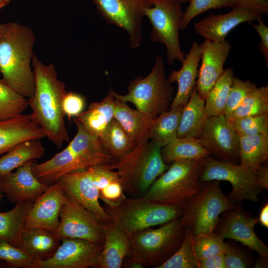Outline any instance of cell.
Segmentation results:
<instances>
[{"label": "cell", "instance_id": "16", "mask_svg": "<svg viewBox=\"0 0 268 268\" xmlns=\"http://www.w3.org/2000/svg\"><path fill=\"white\" fill-rule=\"evenodd\" d=\"M198 139L219 160L235 164L239 161V136L224 115L208 117Z\"/></svg>", "mask_w": 268, "mask_h": 268}, {"label": "cell", "instance_id": "21", "mask_svg": "<svg viewBox=\"0 0 268 268\" xmlns=\"http://www.w3.org/2000/svg\"><path fill=\"white\" fill-rule=\"evenodd\" d=\"M34 160L0 178V192L11 202H34L50 185L40 182L34 175L32 167Z\"/></svg>", "mask_w": 268, "mask_h": 268}, {"label": "cell", "instance_id": "29", "mask_svg": "<svg viewBox=\"0 0 268 268\" xmlns=\"http://www.w3.org/2000/svg\"><path fill=\"white\" fill-rule=\"evenodd\" d=\"M45 148L40 139L22 142L0 156V178L31 160L41 158Z\"/></svg>", "mask_w": 268, "mask_h": 268}, {"label": "cell", "instance_id": "18", "mask_svg": "<svg viewBox=\"0 0 268 268\" xmlns=\"http://www.w3.org/2000/svg\"><path fill=\"white\" fill-rule=\"evenodd\" d=\"M263 15L244 7L236 5L224 14L211 12L194 23V30L205 40L221 42L233 29L243 23H251L263 19Z\"/></svg>", "mask_w": 268, "mask_h": 268}, {"label": "cell", "instance_id": "1", "mask_svg": "<svg viewBox=\"0 0 268 268\" xmlns=\"http://www.w3.org/2000/svg\"><path fill=\"white\" fill-rule=\"evenodd\" d=\"M35 88L28 99L37 124L45 137L58 148L69 141L63 110V100L67 93L65 84L58 77L54 64H45L34 55L32 63Z\"/></svg>", "mask_w": 268, "mask_h": 268}, {"label": "cell", "instance_id": "52", "mask_svg": "<svg viewBox=\"0 0 268 268\" xmlns=\"http://www.w3.org/2000/svg\"><path fill=\"white\" fill-rule=\"evenodd\" d=\"M11 1V0H0V11L6 6Z\"/></svg>", "mask_w": 268, "mask_h": 268}, {"label": "cell", "instance_id": "47", "mask_svg": "<svg viewBox=\"0 0 268 268\" xmlns=\"http://www.w3.org/2000/svg\"><path fill=\"white\" fill-rule=\"evenodd\" d=\"M237 5L257 12L263 16L268 13V0H237Z\"/></svg>", "mask_w": 268, "mask_h": 268}, {"label": "cell", "instance_id": "15", "mask_svg": "<svg viewBox=\"0 0 268 268\" xmlns=\"http://www.w3.org/2000/svg\"><path fill=\"white\" fill-rule=\"evenodd\" d=\"M241 204H237L222 214L214 232L223 239L228 238L241 243L268 260V247L254 230L258 219L245 210Z\"/></svg>", "mask_w": 268, "mask_h": 268}, {"label": "cell", "instance_id": "40", "mask_svg": "<svg viewBox=\"0 0 268 268\" xmlns=\"http://www.w3.org/2000/svg\"><path fill=\"white\" fill-rule=\"evenodd\" d=\"M237 0H189V5L183 13L181 30L185 29L197 16L212 9L233 8Z\"/></svg>", "mask_w": 268, "mask_h": 268}, {"label": "cell", "instance_id": "5", "mask_svg": "<svg viewBox=\"0 0 268 268\" xmlns=\"http://www.w3.org/2000/svg\"><path fill=\"white\" fill-rule=\"evenodd\" d=\"M128 93L121 95L112 89L109 92L117 99L133 104L136 110L151 120L167 111L174 98V89L165 75L163 59L156 56L150 72L144 77L138 75L130 81Z\"/></svg>", "mask_w": 268, "mask_h": 268}, {"label": "cell", "instance_id": "10", "mask_svg": "<svg viewBox=\"0 0 268 268\" xmlns=\"http://www.w3.org/2000/svg\"><path fill=\"white\" fill-rule=\"evenodd\" d=\"M152 5L145 12L152 27L150 40L164 45L169 65L176 60L182 63L186 54L182 51L179 38L183 13L178 0H152Z\"/></svg>", "mask_w": 268, "mask_h": 268}, {"label": "cell", "instance_id": "6", "mask_svg": "<svg viewBox=\"0 0 268 268\" xmlns=\"http://www.w3.org/2000/svg\"><path fill=\"white\" fill-rule=\"evenodd\" d=\"M160 226L129 236L130 253L126 258L140 264L143 268H158L167 261L181 246L186 228L181 218Z\"/></svg>", "mask_w": 268, "mask_h": 268}, {"label": "cell", "instance_id": "43", "mask_svg": "<svg viewBox=\"0 0 268 268\" xmlns=\"http://www.w3.org/2000/svg\"><path fill=\"white\" fill-rule=\"evenodd\" d=\"M256 84L249 80H243L234 76L224 111V116L230 119L232 115L246 96L257 87Z\"/></svg>", "mask_w": 268, "mask_h": 268}, {"label": "cell", "instance_id": "28", "mask_svg": "<svg viewBox=\"0 0 268 268\" xmlns=\"http://www.w3.org/2000/svg\"><path fill=\"white\" fill-rule=\"evenodd\" d=\"M115 98L109 92L101 101L92 102L75 118L88 131L99 136L114 118Z\"/></svg>", "mask_w": 268, "mask_h": 268}, {"label": "cell", "instance_id": "24", "mask_svg": "<svg viewBox=\"0 0 268 268\" xmlns=\"http://www.w3.org/2000/svg\"><path fill=\"white\" fill-rule=\"evenodd\" d=\"M104 239L98 268H121L130 253L129 236L114 221L104 225Z\"/></svg>", "mask_w": 268, "mask_h": 268}, {"label": "cell", "instance_id": "23", "mask_svg": "<svg viewBox=\"0 0 268 268\" xmlns=\"http://www.w3.org/2000/svg\"><path fill=\"white\" fill-rule=\"evenodd\" d=\"M45 137L33 115L22 114L16 117L0 120V156L18 144L31 139Z\"/></svg>", "mask_w": 268, "mask_h": 268}, {"label": "cell", "instance_id": "42", "mask_svg": "<svg viewBox=\"0 0 268 268\" xmlns=\"http://www.w3.org/2000/svg\"><path fill=\"white\" fill-rule=\"evenodd\" d=\"M238 136L268 134V114L230 120Z\"/></svg>", "mask_w": 268, "mask_h": 268}, {"label": "cell", "instance_id": "27", "mask_svg": "<svg viewBox=\"0 0 268 268\" xmlns=\"http://www.w3.org/2000/svg\"><path fill=\"white\" fill-rule=\"evenodd\" d=\"M56 233L41 228H24L21 234V247L36 259L50 258L60 245Z\"/></svg>", "mask_w": 268, "mask_h": 268}, {"label": "cell", "instance_id": "31", "mask_svg": "<svg viewBox=\"0 0 268 268\" xmlns=\"http://www.w3.org/2000/svg\"><path fill=\"white\" fill-rule=\"evenodd\" d=\"M33 203L20 201L16 203L12 209L0 212V239L21 247V234L25 228V219Z\"/></svg>", "mask_w": 268, "mask_h": 268}, {"label": "cell", "instance_id": "20", "mask_svg": "<svg viewBox=\"0 0 268 268\" xmlns=\"http://www.w3.org/2000/svg\"><path fill=\"white\" fill-rule=\"evenodd\" d=\"M231 48V44L226 39L221 42L205 40L200 44L201 65L198 71L196 87L202 99H205L224 72V65Z\"/></svg>", "mask_w": 268, "mask_h": 268}, {"label": "cell", "instance_id": "32", "mask_svg": "<svg viewBox=\"0 0 268 268\" xmlns=\"http://www.w3.org/2000/svg\"><path fill=\"white\" fill-rule=\"evenodd\" d=\"M240 165L255 170L268 159V134L239 136Z\"/></svg>", "mask_w": 268, "mask_h": 268}, {"label": "cell", "instance_id": "37", "mask_svg": "<svg viewBox=\"0 0 268 268\" xmlns=\"http://www.w3.org/2000/svg\"><path fill=\"white\" fill-rule=\"evenodd\" d=\"M28 106L27 98L0 80V120L19 116Z\"/></svg>", "mask_w": 268, "mask_h": 268}, {"label": "cell", "instance_id": "36", "mask_svg": "<svg viewBox=\"0 0 268 268\" xmlns=\"http://www.w3.org/2000/svg\"><path fill=\"white\" fill-rule=\"evenodd\" d=\"M268 114V86L257 87L236 108L230 120L247 116Z\"/></svg>", "mask_w": 268, "mask_h": 268}, {"label": "cell", "instance_id": "9", "mask_svg": "<svg viewBox=\"0 0 268 268\" xmlns=\"http://www.w3.org/2000/svg\"><path fill=\"white\" fill-rule=\"evenodd\" d=\"M220 182H204L199 192L183 206L181 219L192 235L214 232L220 215L236 206L222 192Z\"/></svg>", "mask_w": 268, "mask_h": 268}, {"label": "cell", "instance_id": "45", "mask_svg": "<svg viewBox=\"0 0 268 268\" xmlns=\"http://www.w3.org/2000/svg\"><path fill=\"white\" fill-rule=\"evenodd\" d=\"M86 99L81 94L67 92L63 100V110L69 119L76 117L84 111Z\"/></svg>", "mask_w": 268, "mask_h": 268}, {"label": "cell", "instance_id": "53", "mask_svg": "<svg viewBox=\"0 0 268 268\" xmlns=\"http://www.w3.org/2000/svg\"><path fill=\"white\" fill-rule=\"evenodd\" d=\"M178 0L181 3L189 2V0Z\"/></svg>", "mask_w": 268, "mask_h": 268}, {"label": "cell", "instance_id": "17", "mask_svg": "<svg viewBox=\"0 0 268 268\" xmlns=\"http://www.w3.org/2000/svg\"><path fill=\"white\" fill-rule=\"evenodd\" d=\"M57 181L67 195L93 213L103 225L111 221L100 204L99 190L92 181L88 168L66 174Z\"/></svg>", "mask_w": 268, "mask_h": 268}, {"label": "cell", "instance_id": "12", "mask_svg": "<svg viewBox=\"0 0 268 268\" xmlns=\"http://www.w3.org/2000/svg\"><path fill=\"white\" fill-rule=\"evenodd\" d=\"M98 12L111 25L124 29L130 46L139 47L143 39L142 24L152 0H93Z\"/></svg>", "mask_w": 268, "mask_h": 268}, {"label": "cell", "instance_id": "30", "mask_svg": "<svg viewBox=\"0 0 268 268\" xmlns=\"http://www.w3.org/2000/svg\"><path fill=\"white\" fill-rule=\"evenodd\" d=\"M162 158L166 164L176 161L205 159L211 152L195 137H177L161 149Z\"/></svg>", "mask_w": 268, "mask_h": 268}, {"label": "cell", "instance_id": "13", "mask_svg": "<svg viewBox=\"0 0 268 268\" xmlns=\"http://www.w3.org/2000/svg\"><path fill=\"white\" fill-rule=\"evenodd\" d=\"M59 217L56 233L60 240L75 238L104 242V225L93 213L67 195Z\"/></svg>", "mask_w": 268, "mask_h": 268}, {"label": "cell", "instance_id": "2", "mask_svg": "<svg viewBox=\"0 0 268 268\" xmlns=\"http://www.w3.org/2000/svg\"><path fill=\"white\" fill-rule=\"evenodd\" d=\"M35 42L30 27L17 22L0 23V80L27 99L35 88Z\"/></svg>", "mask_w": 268, "mask_h": 268}, {"label": "cell", "instance_id": "33", "mask_svg": "<svg viewBox=\"0 0 268 268\" xmlns=\"http://www.w3.org/2000/svg\"><path fill=\"white\" fill-rule=\"evenodd\" d=\"M183 106L170 108L152 121L149 138L164 147L178 137Z\"/></svg>", "mask_w": 268, "mask_h": 268}, {"label": "cell", "instance_id": "34", "mask_svg": "<svg viewBox=\"0 0 268 268\" xmlns=\"http://www.w3.org/2000/svg\"><path fill=\"white\" fill-rule=\"evenodd\" d=\"M234 77V70L232 68L224 69L221 76L207 93L204 99V108L208 117L224 114Z\"/></svg>", "mask_w": 268, "mask_h": 268}, {"label": "cell", "instance_id": "7", "mask_svg": "<svg viewBox=\"0 0 268 268\" xmlns=\"http://www.w3.org/2000/svg\"><path fill=\"white\" fill-rule=\"evenodd\" d=\"M205 159L172 162L142 197L183 207L204 183L201 182L200 178Z\"/></svg>", "mask_w": 268, "mask_h": 268}, {"label": "cell", "instance_id": "50", "mask_svg": "<svg viewBox=\"0 0 268 268\" xmlns=\"http://www.w3.org/2000/svg\"><path fill=\"white\" fill-rule=\"evenodd\" d=\"M258 221L264 227L268 228V204L266 203L262 207L259 218Z\"/></svg>", "mask_w": 268, "mask_h": 268}, {"label": "cell", "instance_id": "38", "mask_svg": "<svg viewBox=\"0 0 268 268\" xmlns=\"http://www.w3.org/2000/svg\"><path fill=\"white\" fill-rule=\"evenodd\" d=\"M190 239L198 262L225 252L224 239L214 232L192 235L190 232Z\"/></svg>", "mask_w": 268, "mask_h": 268}, {"label": "cell", "instance_id": "25", "mask_svg": "<svg viewBox=\"0 0 268 268\" xmlns=\"http://www.w3.org/2000/svg\"><path fill=\"white\" fill-rule=\"evenodd\" d=\"M114 118L121 125L134 146L150 140L152 121L144 114L115 98Z\"/></svg>", "mask_w": 268, "mask_h": 268}, {"label": "cell", "instance_id": "41", "mask_svg": "<svg viewBox=\"0 0 268 268\" xmlns=\"http://www.w3.org/2000/svg\"><path fill=\"white\" fill-rule=\"evenodd\" d=\"M190 231L186 229L183 241L177 251L158 268H199L190 239Z\"/></svg>", "mask_w": 268, "mask_h": 268}, {"label": "cell", "instance_id": "54", "mask_svg": "<svg viewBox=\"0 0 268 268\" xmlns=\"http://www.w3.org/2000/svg\"><path fill=\"white\" fill-rule=\"evenodd\" d=\"M1 196H0V198Z\"/></svg>", "mask_w": 268, "mask_h": 268}, {"label": "cell", "instance_id": "55", "mask_svg": "<svg viewBox=\"0 0 268 268\" xmlns=\"http://www.w3.org/2000/svg\"></svg>", "mask_w": 268, "mask_h": 268}, {"label": "cell", "instance_id": "44", "mask_svg": "<svg viewBox=\"0 0 268 268\" xmlns=\"http://www.w3.org/2000/svg\"><path fill=\"white\" fill-rule=\"evenodd\" d=\"M225 268H248L254 265L249 255L230 244L225 243Z\"/></svg>", "mask_w": 268, "mask_h": 268}, {"label": "cell", "instance_id": "48", "mask_svg": "<svg viewBox=\"0 0 268 268\" xmlns=\"http://www.w3.org/2000/svg\"><path fill=\"white\" fill-rule=\"evenodd\" d=\"M199 268H225L224 253L199 261Z\"/></svg>", "mask_w": 268, "mask_h": 268}, {"label": "cell", "instance_id": "19", "mask_svg": "<svg viewBox=\"0 0 268 268\" xmlns=\"http://www.w3.org/2000/svg\"><path fill=\"white\" fill-rule=\"evenodd\" d=\"M66 196L59 181L50 185L33 202L25 219V228H41L56 233Z\"/></svg>", "mask_w": 268, "mask_h": 268}, {"label": "cell", "instance_id": "46", "mask_svg": "<svg viewBox=\"0 0 268 268\" xmlns=\"http://www.w3.org/2000/svg\"><path fill=\"white\" fill-rule=\"evenodd\" d=\"M258 35L261 41L259 44V49L261 54L264 56L266 66H268V27L264 23L263 19L258 21V23H251Z\"/></svg>", "mask_w": 268, "mask_h": 268}, {"label": "cell", "instance_id": "35", "mask_svg": "<svg viewBox=\"0 0 268 268\" xmlns=\"http://www.w3.org/2000/svg\"><path fill=\"white\" fill-rule=\"evenodd\" d=\"M100 138L114 162L129 153L135 147L120 124L114 118Z\"/></svg>", "mask_w": 268, "mask_h": 268}, {"label": "cell", "instance_id": "26", "mask_svg": "<svg viewBox=\"0 0 268 268\" xmlns=\"http://www.w3.org/2000/svg\"><path fill=\"white\" fill-rule=\"evenodd\" d=\"M204 103V99L199 95L196 87L188 102L183 107L178 137L198 138L208 118Z\"/></svg>", "mask_w": 268, "mask_h": 268}, {"label": "cell", "instance_id": "22", "mask_svg": "<svg viewBox=\"0 0 268 268\" xmlns=\"http://www.w3.org/2000/svg\"><path fill=\"white\" fill-rule=\"evenodd\" d=\"M201 59L200 45L197 41H194L182 62L181 68L173 70L169 75V81L171 83L176 82L178 84L177 91L170 108L183 107L188 102L196 87Z\"/></svg>", "mask_w": 268, "mask_h": 268}, {"label": "cell", "instance_id": "4", "mask_svg": "<svg viewBox=\"0 0 268 268\" xmlns=\"http://www.w3.org/2000/svg\"><path fill=\"white\" fill-rule=\"evenodd\" d=\"M161 146L153 140L135 146L112 165L129 198L144 196L154 182L169 167L163 161Z\"/></svg>", "mask_w": 268, "mask_h": 268}, {"label": "cell", "instance_id": "14", "mask_svg": "<svg viewBox=\"0 0 268 268\" xmlns=\"http://www.w3.org/2000/svg\"><path fill=\"white\" fill-rule=\"evenodd\" d=\"M54 255L45 260L36 261L31 268H97L103 242L75 238H64Z\"/></svg>", "mask_w": 268, "mask_h": 268}, {"label": "cell", "instance_id": "11", "mask_svg": "<svg viewBox=\"0 0 268 268\" xmlns=\"http://www.w3.org/2000/svg\"><path fill=\"white\" fill-rule=\"evenodd\" d=\"M213 180L225 181L231 184L232 190L227 197L236 204H242L244 201H258V196L264 190L258 183L254 169L209 156L205 159L200 181Z\"/></svg>", "mask_w": 268, "mask_h": 268}, {"label": "cell", "instance_id": "3", "mask_svg": "<svg viewBox=\"0 0 268 268\" xmlns=\"http://www.w3.org/2000/svg\"><path fill=\"white\" fill-rule=\"evenodd\" d=\"M73 122L77 132L67 147L45 162L33 163V173L42 183L51 185L66 174L114 164L100 137L86 130L75 118Z\"/></svg>", "mask_w": 268, "mask_h": 268}, {"label": "cell", "instance_id": "39", "mask_svg": "<svg viewBox=\"0 0 268 268\" xmlns=\"http://www.w3.org/2000/svg\"><path fill=\"white\" fill-rule=\"evenodd\" d=\"M36 261L24 248L0 239V263L16 268H31Z\"/></svg>", "mask_w": 268, "mask_h": 268}, {"label": "cell", "instance_id": "8", "mask_svg": "<svg viewBox=\"0 0 268 268\" xmlns=\"http://www.w3.org/2000/svg\"><path fill=\"white\" fill-rule=\"evenodd\" d=\"M104 208L111 220L116 222L128 236L181 218L183 212L182 206L162 203L143 197H127L116 205L104 204Z\"/></svg>", "mask_w": 268, "mask_h": 268}, {"label": "cell", "instance_id": "49", "mask_svg": "<svg viewBox=\"0 0 268 268\" xmlns=\"http://www.w3.org/2000/svg\"><path fill=\"white\" fill-rule=\"evenodd\" d=\"M257 181L263 189L268 190V167L266 164L255 170Z\"/></svg>", "mask_w": 268, "mask_h": 268}, {"label": "cell", "instance_id": "51", "mask_svg": "<svg viewBox=\"0 0 268 268\" xmlns=\"http://www.w3.org/2000/svg\"><path fill=\"white\" fill-rule=\"evenodd\" d=\"M253 267L255 268H268V260L259 256V259L254 262Z\"/></svg>", "mask_w": 268, "mask_h": 268}]
</instances>
